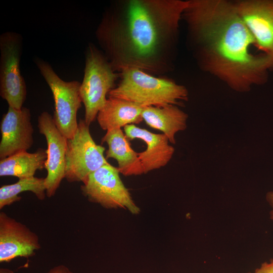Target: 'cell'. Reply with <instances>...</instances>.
Segmentation results:
<instances>
[{"label": "cell", "instance_id": "obj_21", "mask_svg": "<svg viewBox=\"0 0 273 273\" xmlns=\"http://www.w3.org/2000/svg\"><path fill=\"white\" fill-rule=\"evenodd\" d=\"M266 200L271 208L269 212V218L273 221V191L267 194Z\"/></svg>", "mask_w": 273, "mask_h": 273}, {"label": "cell", "instance_id": "obj_5", "mask_svg": "<svg viewBox=\"0 0 273 273\" xmlns=\"http://www.w3.org/2000/svg\"><path fill=\"white\" fill-rule=\"evenodd\" d=\"M35 63L53 95L54 123L64 136L70 139L78 127L77 113L82 103L80 95L81 83L62 80L52 66L43 60L36 59Z\"/></svg>", "mask_w": 273, "mask_h": 273}, {"label": "cell", "instance_id": "obj_11", "mask_svg": "<svg viewBox=\"0 0 273 273\" xmlns=\"http://www.w3.org/2000/svg\"><path fill=\"white\" fill-rule=\"evenodd\" d=\"M30 110L9 106L1 122L0 159L27 151L33 144V128Z\"/></svg>", "mask_w": 273, "mask_h": 273}, {"label": "cell", "instance_id": "obj_13", "mask_svg": "<svg viewBox=\"0 0 273 273\" xmlns=\"http://www.w3.org/2000/svg\"><path fill=\"white\" fill-rule=\"evenodd\" d=\"M124 131L128 139H139L146 144V149L138 153L144 173L165 166L172 157L174 149L164 134L154 133L134 124L126 125Z\"/></svg>", "mask_w": 273, "mask_h": 273}, {"label": "cell", "instance_id": "obj_20", "mask_svg": "<svg viewBox=\"0 0 273 273\" xmlns=\"http://www.w3.org/2000/svg\"><path fill=\"white\" fill-rule=\"evenodd\" d=\"M47 273H74L67 266L58 265L50 269Z\"/></svg>", "mask_w": 273, "mask_h": 273}, {"label": "cell", "instance_id": "obj_14", "mask_svg": "<svg viewBox=\"0 0 273 273\" xmlns=\"http://www.w3.org/2000/svg\"><path fill=\"white\" fill-rule=\"evenodd\" d=\"M104 143L108 146L106 152V159H115L121 174L130 176L144 173L138 153L131 147L128 139L121 128L107 130L102 139V143Z\"/></svg>", "mask_w": 273, "mask_h": 273}, {"label": "cell", "instance_id": "obj_3", "mask_svg": "<svg viewBox=\"0 0 273 273\" xmlns=\"http://www.w3.org/2000/svg\"><path fill=\"white\" fill-rule=\"evenodd\" d=\"M119 74L120 81L110 91L108 98L125 100L143 107L181 106L188 99L186 87L169 78L134 68L125 69Z\"/></svg>", "mask_w": 273, "mask_h": 273}, {"label": "cell", "instance_id": "obj_22", "mask_svg": "<svg viewBox=\"0 0 273 273\" xmlns=\"http://www.w3.org/2000/svg\"><path fill=\"white\" fill-rule=\"evenodd\" d=\"M0 273H14V272L10 269L6 268H1Z\"/></svg>", "mask_w": 273, "mask_h": 273}, {"label": "cell", "instance_id": "obj_1", "mask_svg": "<svg viewBox=\"0 0 273 273\" xmlns=\"http://www.w3.org/2000/svg\"><path fill=\"white\" fill-rule=\"evenodd\" d=\"M188 4V0L112 2L95 35L113 69L119 73L134 68L157 76L172 71Z\"/></svg>", "mask_w": 273, "mask_h": 273}, {"label": "cell", "instance_id": "obj_15", "mask_svg": "<svg viewBox=\"0 0 273 273\" xmlns=\"http://www.w3.org/2000/svg\"><path fill=\"white\" fill-rule=\"evenodd\" d=\"M144 107L132 102L108 98L104 106L99 112L97 119L101 128L105 130L121 128L129 124L142 121Z\"/></svg>", "mask_w": 273, "mask_h": 273}, {"label": "cell", "instance_id": "obj_19", "mask_svg": "<svg viewBox=\"0 0 273 273\" xmlns=\"http://www.w3.org/2000/svg\"><path fill=\"white\" fill-rule=\"evenodd\" d=\"M248 273H273V259L263 262L253 272Z\"/></svg>", "mask_w": 273, "mask_h": 273}, {"label": "cell", "instance_id": "obj_6", "mask_svg": "<svg viewBox=\"0 0 273 273\" xmlns=\"http://www.w3.org/2000/svg\"><path fill=\"white\" fill-rule=\"evenodd\" d=\"M105 151L94 141L84 119H80L74 135L67 139L65 178L69 183H84L90 173L109 164Z\"/></svg>", "mask_w": 273, "mask_h": 273}, {"label": "cell", "instance_id": "obj_18", "mask_svg": "<svg viewBox=\"0 0 273 273\" xmlns=\"http://www.w3.org/2000/svg\"><path fill=\"white\" fill-rule=\"evenodd\" d=\"M29 191L33 193L40 200L46 196L45 178L32 177L19 179L16 183L4 185L0 188V209L19 202L22 199L18 195Z\"/></svg>", "mask_w": 273, "mask_h": 273}, {"label": "cell", "instance_id": "obj_10", "mask_svg": "<svg viewBox=\"0 0 273 273\" xmlns=\"http://www.w3.org/2000/svg\"><path fill=\"white\" fill-rule=\"evenodd\" d=\"M37 127L47 143V158L45 168L46 196H54L65 174V155L67 139L57 128L53 116L48 112H42L38 117Z\"/></svg>", "mask_w": 273, "mask_h": 273}, {"label": "cell", "instance_id": "obj_16", "mask_svg": "<svg viewBox=\"0 0 273 273\" xmlns=\"http://www.w3.org/2000/svg\"><path fill=\"white\" fill-rule=\"evenodd\" d=\"M142 117L148 125L163 132L169 142L174 144L175 134L186 128L188 116L177 106L169 105L144 107Z\"/></svg>", "mask_w": 273, "mask_h": 273}, {"label": "cell", "instance_id": "obj_17", "mask_svg": "<svg viewBox=\"0 0 273 273\" xmlns=\"http://www.w3.org/2000/svg\"><path fill=\"white\" fill-rule=\"evenodd\" d=\"M47 149L38 148L34 153L20 152L0 161V176L19 179L34 176L36 171L45 168Z\"/></svg>", "mask_w": 273, "mask_h": 273}, {"label": "cell", "instance_id": "obj_2", "mask_svg": "<svg viewBox=\"0 0 273 273\" xmlns=\"http://www.w3.org/2000/svg\"><path fill=\"white\" fill-rule=\"evenodd\" d=\"M182 20L191 52L202 71L239 92L266 82L272 61L257 50L233 1L188 0Z\"/></svg>", "mask_w": 273, "mask_h": 273}, {"label": "cell", "instance_id": "obj_12", "mask_svg": "<svg viewBox=\"0 0 273 273\" xmlns=\"http://www.w3.org/2000/svg\"><path fill=\"white\" fill-rule=\"evenodd\" d=\"M41 247L37 235L23 223L0 212V262L28 258Z\"/></svg>", "mask_w": 273, "mask_h": 273}, {"label": "cell", "instance_id": "obj_9", "mask_svg": "<svg viewBox=\"0 0 273 273\" xmlns=\"http://www.w3.org/2000/svg\"><path fill=\"white\" fill-rule=\"evenodd\" d=\"M233 3L257 50L268 57L273 64V0H236Z\"/></svg>", "mask_w": 273, "mask_h": 273}, {"label": "cell", "instance_id": "obj_7", "mask_svg": "<svg viewBox=\"0 0 273 273\" xmlns=\"http://www.w3.org/2000/svg\"><path fill=\"white\" fill-rule=\"evenodd\" d=\"M118 167L110 163L90 173L80 187L82 194L90 202L106 209L124 208L134 215L141 209L123 183Z\"/></svg>", "mask_w": 273, "mask_h": 273}, {"label": "cell", "instance_id": "obj_8", "mask_svg": "<svg viewBox=\"0 0 273 273\" xmlns=\"http://www.w3.org/2000/svg\"><path fill=\"white\" fill-rule=\"evenodd\" d=\"M22 44L21 36L17 33L7 31L0 35V96L9 106L18 110L27 95L19 67Z\"/></svg>", "mask_w": 273, "mask_h": 273}, {"label": "cell", "instance_id": "obj_4", "mask_svg": "<svg viewBox=\"0 0 273 273\" xmlns=\"http://www.w3.org/2000/svg\"><path fill=\"white\" fill-rule=\"evenodd\" d=\"M120 77L102 51L89 43L85 51L84 77L80 86V95L85 108L84 120L89 125L104 106L107 95L115 86Z\"/></svg>", "mask_w": 273, "mask_h": 273}]
</instances>
